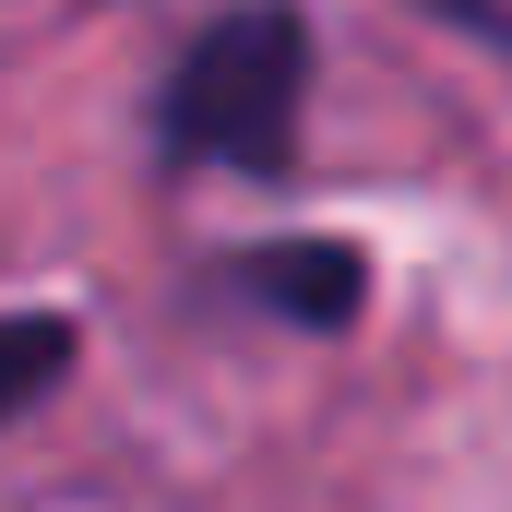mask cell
<instances>
[{
  "label": "cell",
  "mask_w": 512,
  "mask_h": 512,
  "mask_svg": "<svg viewBox=\"0 0 512 512\" xmlns=\"http://www.w3.org/2000/svg\"><path fill=\"white\" fill-rule=\"evenodd\" d=\"M298 120H310V12L298 0H239L167 60V84H155V167L298 179Z\"/></svg>",
  "instance_id": "6da1fadb"
},
{
  "label": "cell",
  "mask_w": 512,
  "mask_h": 512,
  "mask_svg": "<svg viewBox=\"0 0 512 512\" xmlns=\"http://www.w3.org/2000/svg\"><path fill=\"white\" fill-rule=\"evenodd\" d=\"M227 286H239L251 310H274V322H298V334H346V322L370 310V262L346 251V239H274V251H239Z\"/></svg>",
  "instance_id": "7a4b0ae2"
},
{
  "label": "cell",
  "mask_w": 512,
  "mask_h": 512,
  "mask_svg": "<svg viewBox=\"0 0 512 512\" xmlns=\"http://www.w3.org/2000/svg\"><path fill=\"white\" fill-rule=\"evenodd\" d=\"M72 382V310H0V429Z\"/></svg>",
  "instance_id": "3957f363"
}]
</instances>
